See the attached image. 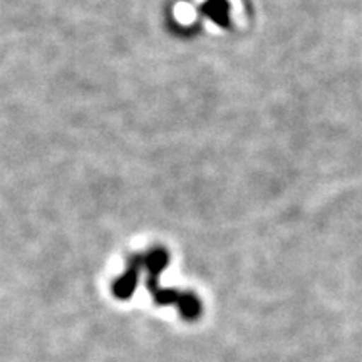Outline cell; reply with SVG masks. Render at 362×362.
<instances>
[{
  "instance_id": "1",
  "label": "cell",
  "mask_w": 362,
  "mask_h": 362,
  "mask_svg": "<svg viewBox=\"0 0 362 362\" xmlns=\"http://www.w3.org/2000/svg\"><path fill=\"white\" fill-rule=\"evenodd\" d=\"M205 12L218 24H226L228 19V4L225 0H210L205 4Z\"/></svg>"
}]
</instances>
